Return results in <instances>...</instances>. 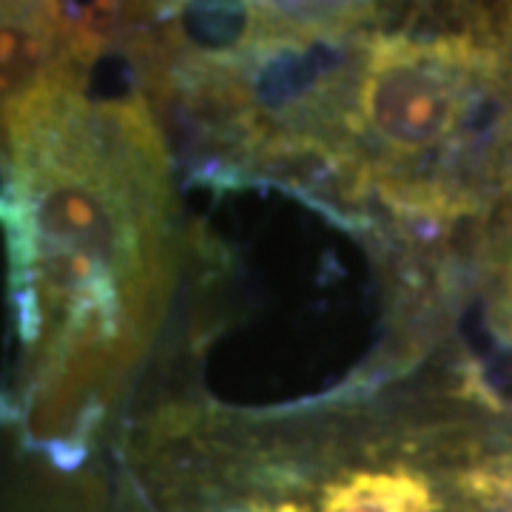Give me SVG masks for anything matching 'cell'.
Instances as JSON below:
<instances>
[{
  "mask_svg": "<svg viewBox=\"0 0 512 512\" xmlns=\"http://www.w3.org/2000/svg\"><path fill=\"white\" fill-rule=\"evenodd\" d=\"M464 114L456 52L410 37H376L367 46L356 126L370 146L393 160L421 157L447 143Z\"/></svg>",
  "mask_w": 512,
  "mask_h": 512,
  "instance_id": "cell-1",
  "label": "cell"
},
{
  "mask_svg": "<svg viewBox=\"0 0 512 512\" xmlns=\"http://www.w3.org/2000/svg\"><path fill=\"white\" fill-rule=\"evenodd\" d=\"M319 512H439V504L410 470H359L322 487Z\"/></svg>",
  "mask_w": 512,
  "mask_h": 512,
  "instance_id": "cell-4",
  "label": "cell"
},
{
  "mask_svg": "<svg viewBox=\"0 0 512 512\" xmlns=\"http://www.w3.org/2000/svg\"><path fill=\"white\" fill-rule=\"evenodd\" d=\"M74 63L57 3H0V146L9 114Z\"/></svg>",
  "mask_w": 512,
  "mask_h": 512,
  "instance_id": "cell-2",
  "label": "cell"
},
{
  "mask_svg": "<svg viewBox=\"0 0 512 512\" xmlns=\"http://www.w3.org/2000/svg\"><path fill=\"white\" fill-rule=\"evenodd\" d=\"M256 35H279L265 3H185L171 15V37L197 57L239 55Z\"/></svg>",
  "mask_w": 512,
  "mask_h": 512,
  "instance_id": "cell-3",
  "label": "cell"
},
{
  "mask_svg": "<svg viewBox=\"0 0 512 512\" xmlns=\"http://www.w3.org/2000/svg\"><path fill=\"white\" fill-rule=\"evenodd\" d=\"M256 512H308L299 504H274V507H256Z\"/></svg>",
  "mask_w": 512,
  "mask_h": 512,
  "instance_id": "cell-5",
  "label": "cell"
},
{
  "mask_svg": "<svg viewBox=\"0 0 512 512\" xmlns=\"http://www.w3.org/2000/svg\"><path fill=\"white\" fill-rule=\"evenodd\" d=\"M510 37H512V29H510Z\"/></svg>",
  "mask_w": 512,
  "mask_h": 512,
  "instance_id": "cell-6",
  "label": "cell"
}]
</instances>
